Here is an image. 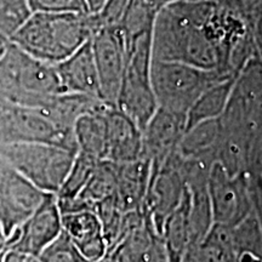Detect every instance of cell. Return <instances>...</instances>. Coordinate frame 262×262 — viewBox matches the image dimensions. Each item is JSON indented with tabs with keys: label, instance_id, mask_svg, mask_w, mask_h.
<instances>
[{
	"label": "cell",
	"instance_id": "obj_1",
	"mask_svg": "<svg viewBox=\"0 0 262 262\" xmlns=\"http://www.w3.org/2000/svg\"><path fill=\"white\" fill-rule=\"evenodd\" d=\"M215 8L214 0H176L159 11L150 34L153 60L217 72Z\"/></svg>",
	"mask_w": 262,
	"mask_h": 262
},
{
	"label": "cell",
	"instance_id": "obj_2",
	"mask_svg": "<svg viewBox=\"0 0 262 262\" xmlns=\"http://www.w3.org/2000/svg\"><path fill=\"white\" fill-rule=\"evenodd\" d=\"M98 28L93 14L32 12L10 41L38 60L57 64L89 41Z\"/></svg>",
	"mask_w": 262,
	"mask_h": 262
},
{
	"label": "cell",
	"instance_id": "obj_3",
	"mask_svg": "<svg viewBox=\"0 0 262 262\" xmlns=\"http://www.w3.org/2000/svg\"><path fill=\"white\" fill-rule=\"evenodd\" d=\"M63 94L56 66L26 54L10 41L0 57V98L24 107L41 108Z\"/></svg>",
	"mask_w": 262,
	"mask_h": 262
},
{
	"label": "cell",
	"instance_id": "obj_4",
	"mask_svg": "<svg viewBox=\"0 0 262 262\" xmlns=\"http://www.w3.org/2000/svg\"><path fill=\"white\" fill-rule=\"evenodd\" d=\"M150 34L140 35L127 45L125 71L116 102L117 110L142 131L158 110L150 81L153 60Z\"/></svg>",
	"mask_w": 262,
	"mask_h": 262
},
{
	"label": "cell",
	"instance_id": "obj_5",
	"mask_svg": "<svg viewBox=\"0 0 262 262\" xmlns=\"http://www.w3.org/2000/svg\"><path fill=\"white\" fill-rule=\"evenodd\" d=\"M78 152L50 143L0 145V157L44 193L57 194Z\"/></svg>",
	"mask_w": 262,
	"mask_h": 262
},
{
	"label": "cell",
	"instance_id": "obj_6",
	"mask_svg": "<svg viewBox=\"0 0 262 262\" xmlns=\"http://www.w3.org/2000/svg\"><path fill=\"white\" fill-rule=\"evenodd\" d=\"M229 79L216 71H206L181 62L152 60L150 81L158 108L187 117L196 98L219 81Z\"/></svg>",
	"mask_w": 262,
	"mask_h": 262
},
{
	"label": "cell",
	"instance_id": "obj_7",
	"mask_svg": "<svg viewBox=\"0 0 262 262\" xmlns=\"http://www.w3.org/2000/svg\"><path fill=\"white\" fill-rule=\"evenodd\" d=\"M50 143L78 152L74 131L56 125L42 108L24 107L0 98V145Z\"/></svg>",
	"mask_w": 262,
	"mask_h": 262
},
{
	"label": "cell",
	"instance_id": "obj_8",
	"mask_svg": "<svg viewBox=\"0 0 262 262\" xmlns=\"http://www.w3.org/2000/svg\"><path fill=\"white\" fill-rule=\"evenodd\" d=\"M208 195L212 225L231 229L254 212L243 175H228L219 163L212 164L209 171Z\"/></svg>",
	"mask_w": 262,
	"mask_h": 262
},
{
	"label": "cell",
	"instance_id": "obj_9",
	"mask_svg": "<svg viewBox=\"0 0 262 262\" xmlns=\"http://www.w3.org/2000/svg\"><path fill=\"white\" fill-rule=\"evenodd\" d=\"M91 49L96 64L101 101L116 107L127 60V41L118 26L100 27L91 37Z\"/></svg>",
	"mask_w": 262,
	"mask_h": 262
},
{
	"label": "cell",
	"instance_id": "obj_10",
	"mask_svg": "<svg viewBox=\"0 0 262 262\" xmlns=\"http://www.w3.org/2000/svg\"><path fill=\"white\" fill-rule=\"evenodd\" d=\"M62 232V214L56 194L48 193L38 208L5 239L8 250L38 257Z\"/></svg>",
	"mask_w": 262,
	"mask_h": 262
},
{
	"label": "cell",
	"instance_id": "obj_11",
	"mask_svg": "<svg viewBox=\"0 0 262 262\" xmlns=\"http://www.w3.org/2000/svg\"><path fill=\"white\" fill-rule=\"evenodd\" d=\"M47 194L0 157V225L5 239L38 208Z\"/></svg>",
	"mask_w": 262,
	"mask_h": 262
},
{
	"label": "cell",
	"instance_id": "obj_12",
	"mask_svg": "<svg viewBox=\"0 0 262 262\" xmlns=\"http://www.w3.org/2000/svg\"><path fill=\"white\" fill-rule=\"evenodd\" d=\"M187 127V117L158 108L142 131L143 157L150 162V171H156L178 150Z\"/></svg>",
	"mask_w": 262,
	"mask_h": 262
},
{
	"label": "cell",
	"instance_id": "obj_13",
	"mask_svg": "<svg viewBox=\"0 0 262 262\" xmlns=\"http://www.w3.org/2000/svg\"><path fill=\"white\" fill-rule=\"evenodd\" d=\"M55 66L63 93L85 95L101 100L91 39L70 57Z\"/></svg>",
	"mask_w": 262,
	"mask_h": 262
},
{
	"label": "cell",
	"instance_id": "obj_14",
	"mask_svg": "<svg viewBox=\"0 0 262 262\" xmlns=\"http://www.w3.org/2000/svg\"><path fill=\"white\" fill-rule=\"evenodd\" d=\"M106 159L112 163H127L143 158V136L129 118L116 107L108 108Z\"/></svg>",
	"mask_w": 262,
	"mask_h": 262
},
{
	"label": "cell",
	"instance_id": "obj_15",
	"mask_svg": "<svg viewBox=\"0 0 262 262\" xmlns=\"http://www.w3.org/2000/svg\"><path fill=\"white\" fill-rule=\"evenodd\" d=\"M62 229L90 262L100 261L106 255L108 245L103 228L94 211L64 212L62 214Z\"/></svg>",
	"mask_w": 262,
	"mask_h": 262
},
{
	"label": "cell",
	"instance_id": "obj_16",
	"mask_svg": "<svg viewBox=\"0 0 262 262\" xmlns=\"http://www.w3.org/2000/svg\"><path fill=\"white\" fill-rule=\"evenodd\" d=\"M108 108L84 114L75 122L73 131L79 153L97 160L106 159Z\"/></svg>",
	"mask_w": 262,
	"mask_h": 262
},
{
	"label": "cell",
	"instance_id": "obj_17",
	"mask_svg": "<svg viewBox=\"0 0 262 262\" xmlns=\"http://www.w3.org/2000/svg\"><path fill=\"white\" fill-rule=\"evenodd\" d=\"M220 125L219 119L208 120L186 130L178 152L186 159L215 163V149L217 145Z\"/></svg>",
	"mask_w": 262,
	"mask_h": 262
},
{
	"label": "cell",
	"instance_id": "obj_18",
	"mask_svg": "<svg viewBox=\"0 0 262 262\" xmlns=\"http://www.w3.org/2000/svg\"><path fill=\"white\" fill-rule=\"evenodd\" d=\"M235 78H229L219 81L208 88L201 96L196 98L187 113V127L191 129L196 124L215 120L221 117L233 90Z\"/></svg>",
	"mask_w": 262,
	"mask_h": 262
},
{
	"label": "cell",
	"instance_id": "obj_19",
	"mask_svg": "<svg viewBox=\"0 0 262 262\" xmlns=\"http://www.w3.org/2000/svg\"><path fill=\"white\" fill-rule=\"evenodd\" d=\"M231 245L233 262H262V224L255 212L231 228Z\"/></svg>",
	"mask_w": 262,
	"mask_h": 262
},
{
	"label": "cell",
	"instance_id": "obj_20",
	"mask_svg": "<svg viewBox=\"0 0 262 262\" xmlns=\"http://www.w3.org/2000/svg\"><path fill=\"white\" fill-rule=\"evenodd\" d=\"M182 262H233L231 229L212 225L208 234L189 248Z\"/></svg>",
	"mask_w": 262,
	"mask_h": 262
},
{
	"label": "cell",
	"instance_id": "obj_21",
	"mask_svg": "<svg viewBox=\"0 0 262 262\" xmlns=\"http://www.w3.org/2000/svg\"><path fill=\"white\" fill-rule=\"evenodd\" d=\"M98 162L100 160L78 152L63 185L56 194L58 201H70L79 194L89 182Z\"/></svg>",
	"mask_w": 262,
	"mask_h": 262
},
{
	"label": "cell",
	"instance_id": "obj_22",
	"mask_svg": "<svg viewBox=\"0 0 262 262\" xmlns=\"http://www.w3.org/2000/svg\"><path fill=\"white\" fill-rule=\"evenodd\" d=\"M31 14L28 0H0V33L10 39Z\"/></svg>",
	"mask_w": 262,
	"mask_h": 262
},
{
	"label": "cell",
	"instance_id": "obj_23",
	"mask_svg": "<svg viewBox=\"0 0 262 262\" xmlns=\"http://www.w3.org/2000/svg\"><path fill=\"white\" fill-rule=\"evenodd\" d=\"M38 258L40 262H90L83 256L63 229L57 238L41 251Z\"/></svg>",
	"mask_w": 262,
	"mask_h": 262
},
{
	"label": "cell",
	"instance_id": "obj_24",
	"mask_svg": "<svg viewBox=\"0 0 262 262\" xmlns=\"http://www.w3.org/2000/svg\"><path fill=\"white\" fill-rule=\"evenodd\" d=\"M32 12L89 14L85 0H28Z\"/></svg>",
	"mask_w": 262,
	"mask_h": 262
},
{
	"label": "cell",
	"instance_id": "obj_25",
	"mask_svg": "<svg viewBox=\"0 0 262 262\" xmlns=\"http://www.w3.org/2000/svg\"><path fill=\"white\" fill-rule=\"evenodd\" d=\"M130 0H107L103 9L96 15L100 27H114L122 21Z\"/></svg>",
	"mask_w": 262,
	"mask_h": 262
},
{
	"label": "cell",
	"instance_id": "obj_26",
	"mask_svg": "<svg viewBox=\"0 0 262 262\" xmlns=\"http://www.w3.org/2000/svg\"><path fill=\"white\" fill-rule=\"evenodd\" d=\"M247 24L249 26V29H250L251 37H253L258 56L262 58V11H258L257 14L248 18Z\"/></svg>",
	"mask_w": 262,
	"mask_h": 262
},
{
	"label": "cell",
	"instance_id": "obj_27",
	"mask_svg": "<svg viewBox=\"0 0 262 262\" xmlns=\"http://www.w3.org/2000/svg\"><path fill=\"white\" fill-rule=\"evenodd\" d=\"M137 2L141 3L146 9H148L150 12L158 15L159 11H162L164 8L172 4L176 0H137Z\"/></svg>",
	"mask_w": 262,
	"mask_h": 262
},
{
	"label": "cell",
	"instance_id": "obj_28",
	"mask_svg": "<svg viewBox=\"0 0 262 262\" xmlns=\"http://www.w3.org/2000/svg\"><path fill=\"white\" fill-rule=\"evenodd\" d=\"M86 2L88 10H89V14L97 15L101 10L103 9L104 4L107 3V0H85Z\"/></svg>",
	"mask_w": 262,
	"mask_h": 262
},
{
	"label": "cell",
	"instance_id": "obj_29",
	"mask_svg": "<svg viewBox=\"0 0 262 262\" xmlns=\"http://www.w3.org/2000/svg\"><path fill=\"white\" fill-rule=\"evenodd\" d=\"M6 249V248H5ZM27 256L25 255L16 253V251H11L6 249L4 258H3V262H25Z\"/></svg>",
	"mask_w": 262,
	"mask_h": 262
},
{
	"label": "cell",
	"instance_id": "obj_30",
	"mask_svg": "<svg viewBox=\"0 0 262 262\" xmlns=\"http://www.w3.org/2000/svg\"><path fill=\"white\" fill-rule=\"evenodd\" d=\"M214 2L222 6H226V8L233 9L237 11V8H238L239 3H241V0H214Z\"/></svg>",
	"mask_w": 262,
	"mask_h": 262
},
{
	"label": "cell",
	"instance_id": "obj_31",
	"mask_svg": "<svg viewBox=\"0 0 262 262\" xmlns=\"http://www.w3.org/2000/svg\"><path fill=\"white\" fill-rule=\"evenodd\" d=\"M9 44H10V39L0 33V57L4 55V52L6 51V49H8Z\"/></svg>",
	"mask_w": 262,
	"mask_h": 262
},
{
	"label": "cell",
	"instance_id": "obj_32",
	"mask_svg": "<svg viewBox=\"0 0 262 262\" xmlns=\"http://www.w3.org/2000/svg\"><path fill=\"white\" fill-rule=\"evenodd\" d=\"M3 243H5V235H4V232H3L2 225H0V244Z\"/></svg>",
	"mask_w": 262,
	"mask_h": 262
},
{
	"label": "cell",
	"instance_id": "obj_33",
	"mask_svg": "<svg viewBox=\"0 0 262 262\" xmlns=\"http://www.w3.org/2000/svg\"><path fill=\"white\" fill-rule=\"evenodd\" d=\"M25 262H40L39 261L38 257H32V256H27V258H26Z\"/></svg>",
	"mask_w": 262,
	"mask_h": 262
},
{
	"label": "cell",
	"instance_id": "obj_34",
	"mask_svg": "<svg viewBox=\"0 0 262 262\" xmlns=\"http://www.w3.org/2000/svg\"><path fill=\"white\" fill-rule=\"evenodd\" d=\"M5 251H6V249H4V250H2V251H0V262H3V258H4Z\"/></svg>",
	"mask_w": 262,
	"mask_h": 262
},
{
	"label": "cell",
	"instance_id": "obj_35",
	"mask_svg": "<svg viewBox=\"0 0 262 262\" xmlns=\"http://www.w3.org/2000/svg\"><path fill=\"white\" fill-rule=\"evenodd\" d=\"M4 249H5V243L0 244V251H2V250H4Z\"/></svg>",
	"mask_w": 262,
	"mask_h": 262
}]
</instances>
